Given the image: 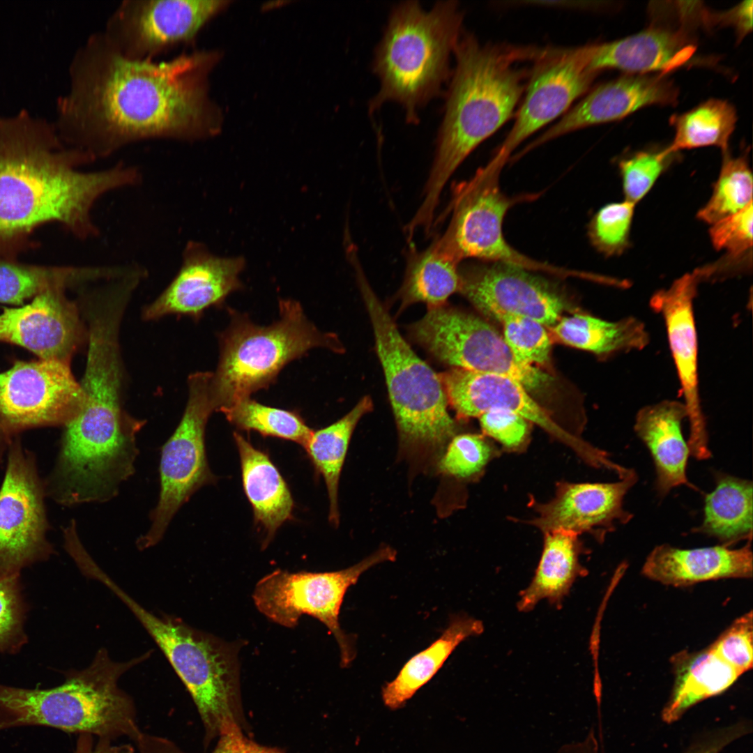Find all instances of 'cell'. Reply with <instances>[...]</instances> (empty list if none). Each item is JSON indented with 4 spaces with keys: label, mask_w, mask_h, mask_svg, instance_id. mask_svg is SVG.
Here are the masks:
<instances>
[{
    "label": "cell",
    "mask_w": 753,
    "mask_h": 753,
    "mask_svg": "<svg viewBox=\"0 0 753 753\" xmlns=\"http://www.w3.org/2000/svg\"><path fill=\"white\" fill-rule=\"evenodd\" d=\"M220 57L195 50L165 61L131 59L102 31L93 33L70 63L69 91L56 104V132L94 162L142 141L213 137L222 115L209 97L208 76Z\"/></svg>",
    "instance_id": "1"
},
{
    "label": "cell",
    "mask_w": 753,
    "mask_h": 753,
    "mask_svg": "<svg viewBox=\"0 0 753 753\" xmlns=\"http://www.w3.org/2000/svg\"><path fill=\"white\" fill-rule=\"evenodd\" d=\"M94 161L66 147L54 124L21 111L0 117V258L33 246L30 236L59 223L79 240L100 235L92 210L105 195L138 185L139 167L124 162L98 171L79 168Z\"/></svg>",
    "instance_id": "2"
},
{
    "label": "cell",
    "mask_w": 753,
    "mask_h": 753,
    "mask_svg": "<svg viewBox=\"0 0 753 753\" xmlns=\"http://www.w3.org/2000/svg\"><path fill=\"white\" fill-rule=\"evenodd\" d=\"M538 51L482 44L462 33L454 50L455 66L446 93L444 113L423 199L411 219L429 229L446 184L469 154L512 116L524 88L526 71L515 63L537 58Z\"/></svg>",
    "instance_id": "3"
},
{
    "label": "cell",
    "mask_w": 753,
    "mask_h": 753,
    "mask_svg": "<svg viewBox=\"0 0 753 753\" xmlns=\"http://www.w3.org/2000/svg\"><path fill=\"white\" fill-rule=\"evenodd\" d=\"M463 19L457 1H437L429 10L418 1L395 6L374 53L372 68L380 86L369 113L395 102L406 121L418 124L419 111L441 94L450 78V56L463 32Z\"/></svg>",
    "instance_id": "4"
},
{
    "label": "cell",
    "mask_w": 753,
    "mask_h": 753,
    "mask_svg": "<svg viewBox=\"0 0 753 753\" xmlns=\"http://www.w3.org/2000/svg\"><path fill=\"white\" fill-rule=\"evenodd\" d=\"M150 655L120 662L101 648L89 667L70 671L57 687L25 689L0 684V731L45 726L109 740L127 736L143 743L132 699L118 683Z\"/></svg>",
    "instance_id": "5"
},
{
    "label": "cell",
    "mask_w": 753,
    "mask_h": 753,
    "mask_svg": "<svg viewBox=\"0 0 753 753\" xmlns=\"http://www.w3.org/2000/svg\"><path fill=\"white\" fill-rule=\"evenodd\" d=\"M373 328L399 435L401 454L418 468L435 464L458 434L441 375L423 360L400 333L369 284L360 265L354 267Z\"/></svg>",
    "instance_id": "6"
},
{
    "label": "cell",
    "mask_w": 753,
    "mask_h": 753,
    "mask_svg": "<svg viewBox=\"0 0 753 753\" xmlns=\"http://www.w3.org/2000/svg\"><path fill=\"white\" fill-rule=\"evenodd\" d=\"M278 308L279 319L268 326L227 308L229 323L218 335L219 359L211 379L216 411L267 389L287 364L314 348L344 351L337 336L319 330L299 302L280 299Z\"/></svg>",
    "instance_id": "7"
},
{
    "label": "cell",
    "mask_w": 753,
    "mask_h": 753,
    "mask_svg": "<svg viewBox=\"0 0 753 753\" xmlns=\"http://www.w3.org/2000/svg\"><path fill=\"white\" fill-rule=\"evenodd\" d=\"M112 592L129 608L162 651L198 710L204 742L232 730L245 729L238 652L229 642L197 630L173 616L148 611L119 586Z\"/></svg>",
    "instance_id": "8"
},
{
    "label": "cell",
    "mask_w": 753,
    "mask_h": 753,
    "mask_svg": "<svg viewBox=\"0 0 753 753\" xmlns=\"http://www.w3.org/2000/svg\"><path fill=\"white\" fill-rule=\"evenodd\" d=\"M396 556L393 548L383 545L360 562L341 570L289 572L276 570L257 583L252 599L263 615L285 628L296 627L303 614L319 620L338 644L341 667H347L356 651L355 637L345 633L339 623L344 595L364 572L379 563L394 561Z\"/></svg>",
    "instance_id": "9"
},
{
    "label": "cell",
    "mask_w": 753,
    "mask_h": 753,
    "mask_svg": "<svg viewBox=\"0 0 753 753\" xmlns=\"http://www.w3.org/2000/svg\"><path fill=\"white\" fill-rule=\"evenodd\" d=\"M409 330L418 344L451 367L510 377L530 394L542 393L555 381L549 373L517 360L503 335L485 319L446 304L428 307Z\"/></svg>",
    "instance_id": "10"
},
{
    "label": "cell",
    "mask_w": 753,
    "mask_h": 753,
    "mask_svg": "<svg viewBox=\"0 0 753 753\" xmlns=\"http://www.w3.org/2000/svg\"><path fill=\"white\" fill-rule=\"evenodd\" d=\"M503 167L492 159L471 178L455 185L447 211L451 217L446 231L436 242L459 263L473 258L558 273L562 269L525 256L505 239L503 222L513 200L499 188V176Z\"/></svg>",
    "instance_id": "11"
},
{
    "label": "cell",
    "mask_w": 753,
    "mask_h": 753,
    "mask_svg": "<svg viewBox=\"0 0 753 753\" xmlns=\"http://www.w3.org/2000/svg\"><path fill=\"white\" fill-rule=\"evenodd\" d=\"M212 372H197L188 379V397L176 429L163 445L159 472L160 490L150 514L148 531L137 540L140 549L158 544L172 519L191 496L214 482L206 457L205 429L216 407L211 393Z\"/></svg>",
    "instance_id": "12"
},
{
    "label": "cell",
    "mask_w": 753,
    "mask_h": 753,
    "mask_svg": "<svg viewBox=\"0 0 753 753\" xmlns=\"http://www.w3.org/2000/svg\"><path fill=\"white\" fill-rule=\"evenodd\" d=\"M84 394L70 364L15 360L0 372V466L11 442L28 429L63 426L81 411Z\"/></svg>",
    "instance_id": "13"
},
{
    "label": "cell",
    "mask_w": 753,
    "mask_h": 753,
    "mask_svg": "<svg viewBox=\"0 0 753 753\" xmlns=\"http://www.w3.org/2000/svg\"><path fill=\"white\" fill-rule=\"evenodd\" d=\"M6 457L0 487V579L20 575L24 568L55 554L47 538V495L33 452L18 436Z\"/></svg>",
    "instance_id": "14"
},
{
    "label": "cell",
    "mask_w": 753,
    "mask_h": 753,
    "mask_svg": "<svg viewBox=\"0 0 753 753\" xmlns=\"http://www.w3.org/2000/svg\"><path fill=\"white\" fill-rule=\"evenodd\" d=\"M228 1L218 0H123L102 31L123 56L157 60L193 41L206 22Z\"/></svg>",
    "instance_id": "15"
},
{
    "label": "cell",
    "mask_w": 753,
    "mask_h": 753,
    "mask_svg": "<svg viewBox=\"0 0 753 753\" xmlns=\"http://www.w3.org/2000/svg\"><path fill=\"white\" fill-rule=\"evenodd\" d=\"M448 404L459 419L478 418L494 409L507 410L536 425L566 446L584 463L604 469L608 453L562 429L524 387L508 376L451 367L440 374Z\"/></svg>",
    "instance_id": "16"
},
{
    "label": "cell",
    "mask_w": 753,
    "mask_h": 753,
    "mask_svg": "<svg viewBox=\"0 0 753 753\" xmlns=\"http://www.w3.org/2000/svg\"><path fill=\"white\" fill-rule=\"evenodd\" d=\"M481 262L459 267V291L479 312L501 323L510 317L558 322L567 301L555 285L520 266Z\"/></svg>",
    "instance_id": "17"
},
{
    "label": "cell",
    "mask_w": 753,
    "mask_h": 753,
    "mask_svg": "<svg viewBox=\"0 0 753 753\" xmlns=\"http://www.w3.org/2000/svg\"><path fill=\"white\" fill-rule=\"evenodd\" d=\"M588 46L545 54L535 68L515 123L492 158L505 165L526 138L565 112L590 87Z\"/></svg>",
    "instance_id": "18"
},
{
    "label": "cell",
    "mask_w": 753,
    "mask_h": 753,
    "mask_svg": "<svg viewBox=\"0 0 753 753\" xmlns=\"http://www.w3.org/2000/svg\"><path fill=\"white\" fill-rule=\"evenodd\" d=\"M701 268L676 279L669 288L652 296L650 304L664 321L668 341L680 383L690 421L687 446L697 459L710 457L698 383V346L693 311Z\"/></svg>",
    "instance_id": "19"
},
{
    "label": "cell",
    "mask_w": 753,
    "mask_h": 753,
    "mask_svg": "<svg viewBox=\"0 0 753 753\" xmlns=\"http://www.w3.org/2000/svg\"><path fill=\"white\" fill-rule=\"evenodd\" d=\"M48 289L17 307H3L0 314V342L24 347L39 359L70 363L88 339L87 328L76 303L66 290Z\"/></svg>",
    "instance_id": "20"
},
{
    "label": "cell",
    "mask_w": 753,
    "mask_h": 753,
    "mask_svg": "<svg viewBox=\"0 0 753 753\" xmlns=\"http://www.w3.org/2000/svg\"><path fill=\"white\" fill-rule=\"evenodd\" d=\"M637 480L632 470L614 482H558L555 495L549 501L540 503L529 496L528 505L537 515L524 522L543 533L558 529L579 535L587 533L602 542L617 525L631 520L632 515L623 508V500Z\"/></svg>",
    "instance_id": "21"
},
{
    "label": "cell",
    "mask_w": 753,
    "mask_h": 753,
    "mask_svg": "<svg viewBox=\"0 0 753 753\" xmlns=\"http://www.w3.org/2000/svg\"><path fill=\"white\" fill-rule=\"evenodd\" d=\"M245 266L241 257L213 254L201 242L188 241L181 265L169 284L142 312L145 320L178 314L199 319L211 307L222 306L226 298L241 290L240 274Z\"/></svg>",
    "instance_id": "22"
},
{
    "label": "cell",
    "mask_w": 753,
    "mask_h": 753,
    "mask_svg": "<svg viewBox=\"0 0 753 753\" xmlns=\"http://www.w3.org/2000/svg\"><path fill=\"white\" fill-rule=\"evenodd\" d=\"M677 97L676 88L665 75H624L592 90L526 151L568 132L620 120L644 107L674 104Z\"/></svg>",
    "instance_id": "23"
},
{
    "label": "cell",
    "mask_w": 753,
    "mask_h": 753,
    "mask_svg": "<svg viewBox=\"0 0 753 753\" xmlns=\"http://www.w3.org/2000/svg\"><path fill=\"white\" fill-rule=\"evenodd\" d=\"M690 26L678 29L652 26L639 33L606 43L588 45V67L598 73L618 69L634 75L660 72L665 75L686 63L696 46Z\"/></svg>",
    "instance_id": "24"
},
{
    "label": "cell",
    "mask_w": 753,
    "mask_h": 753,
    "mask_svg": "<svg viewBox=\"0 0 753 753\" xmlns=\"http://www.w3.org/2000/svg\"><path fill=\"white\" fill-rule=\"evenodd\" d=\"M751 541L738 549L718 545L680 549L663 544L648 555L641 569L647 578L672 586L752 576Z\"/></svg>",
    "instance_id": "25"
},
{
    "label": "cell",
    "mask_w": 753,
    "mask_h": 753,
    "mask_svg": "<svg viewBox=\"0 0 753 753\" xmlns=\"http://www.w3.org/2000/svg\"><path fill=\"white\" fill-rule=\"evenodd\" d=\"M687 418L683 402L664 400L641 408L637 413L634 431L648 448L656 471L655 487L660 496L688 485L686 474L690 451L682 434Z\"/></svg>",
    "instance_id": "26"
},
{
    "label": "cell",
    "mask_w": 753,
    "mask_h": 753,
    "mask_svg": "<svg viewBox=\"0 0 753 753\" xmlns=\"http://www.w3.org/2000/svg\"><path fill=\"white\" fill-rule=\"evenodd\" d=\"M241 462L245 494L256 523L266 532L268 545L276 531L292 518L294 500L287 484L268 455L254 448L238 432L234 433Z\"/></svg>",
    "instance_id": "27"
},
{
    "label": "cell",
    "mask_w": 753,
    "mask_h": 753,
    "mask_svg": "<svg viewBox=\"0 0 753 753\" xmlns=\"http://www.w3.org/2000/svg\"><path fill=\"white\" fill-rule=\"evenodd\" d=\"M585 552L575 532L558 529L545 533L540 559L530 584L520 593L519 611H530L542 600L560 606L577 577L586 575L579 559Z\"/></svg>",
    "instance_id": "28"
},
{
    "label": "cell",
    "mask_w": 753,
    "mask_h": 753,
    "mask_svg": "<svg viewBox=\"0 0 753 753\" xmlns=\"http://www.w3.org/2000/svg\"><path fill=\"white\" fill-rule=\"evenodd\" d=\"M671 662L674 685L662 713L667 722L679 719L696 703L724 692L741 676L710 647L697 652H679Z\"/></svg>",
    "instance_id": "29"
},
{
    "label": "cell",
    "mask_w": 753,
    "mask_h": 753,
    "mask_svg": "<svg viewBox=\"0 0 753 753\" xmlns=\"http://www.w3.org/2000/svg\"><path fill=\"white\" fill-rule=\"evenodd\" d=\"M483 630L480 621L464 614L453 615L442 634L408 660L395 678L382 687L385 706L391 710L403 707L433 678L460 643L468 637L480 634Z\"/></svg>",
    "instance_id": "30"
},
{
    "label": "cell",
    "mask_w": 753,
    "mask_h": 753,
    "mask_svg": "<svg viewBox=\"0 0 753 753\" xmlns=\"http://www.w3.org/2000/svg\"><path fill=\"white\" fill-rule=\"evenodd\" d=\"M715 489L705 500L702 523L693 531L729 547L752 537V483L728 474H715Z\"/></svg>",
    "instance_id": "31"
},
{
    "label": "cell",
    "mask_w": 753,
    "mask_h": 753,
    "mask_svg": "<svg viewBox=\"0 0 753 753\" xmlns=\"http://www.w3.org/2000/svg\"><path fill=\"white\" fill-rule=\"evenodd\" d=\"M555 336L568 346L602 358L641 350L649 342L644 324L634 317L609 321L592 315L575 314L553 326Z\"/></svg>",
    "instance_id": "32"
},
{
    "label": "cell",
    "mask_w": 753,
    "mask_h": 753,
    "mask_svg": "<svg viewBox=\"0 0 753 753\" xmlns=\"http://www.w3.org/2000/svg\"><path fill=\"white\" fill-rule=\"evenodd\" d=\"M459 264L435 240L422 250L411 247L397 294L400 309L416 303H426L428 307L446 304L448 298L459 289Z\"/></svg>",
    "instance_id": "33"
},
{
    "label": "cell",
    "mask_w": 753,
    "mask_h": 753,
    "mask_svg": "<svg viewBox=\"0 0 753 753\" xmlns=\"http://www.w3.org/2000/svg\"><path fill=\"white\" fill-rule=\"evenodd\" d=\"M373 409L369 396L363 397L346 415L334 423L313 431L304 448L314 469L325 481L329 499V521L339 524L338 486L352 434L361 418Z\"/></svg>",
    "instance_id": "34"
},
{
    "label": "cell",
    "mask_w": 753,
    "mask_h": 753,
    "mask_svg": "<svg viewBox=\"0 0 753 753\" xmlns=\"http://www.w3.org/2000/svg\"><path fill=\"white\" fill-rule=\"evenodd\" d=\"M736 121V111L731 103L720 99L706 100L670 118L675 135L667 149L676 153L683 149L713 146L727 151Z\"/></svg>",
    "instance_id": "35"
},
{
    "label": "cell",
    "mask_w": 753,
    "mask_h": 753,
    "mask_svg": "<svg viewBox=\"0 0 753 753\" xmlns=\"http://www.w3.org/2000/svg\"><path fill=\"white\" fill-rule=\"evenodd\" d=\"M84 266H44L0 258V303L21 305L52 287L75 286Z\"/></svg>",
    "instance_id": "36"
},
{
    "label": "cell",
    "mask_w": 753,
    "mask_h": 753,
    "mask_svg": "<svg viewBox=\"0 0 753 753\" xmlns=\"http://www.w3.org/2000/svg\"><path fill=\"white\" fill-rule=\"evenodd\" d=\"M220 412L238 429L291 441L303 448L313 432L296 411L266 406L251 397L238 400Z\"/></svg>",
    "instance_id": "37"
},
{
    "label": "cell",
    "mask_w": 753,
    "mask_h": 753,
    "mask_svg": "<svg viewBox=\"0 0 753 753\" xmlns=\"http://www.w3.org/2000/svg\"><path fill=\"white\" fill-rule=\"evenodd\" d=\"M752 175L746 156L723 152V161L713 193L697 217L713 225L752 203Z\"/></svg>",
    "instance_id": "38"
},
{
    "label": "cell",
    "mask_w": 753,
    "mask_h": 753,
    "mask_svg": "<svg viewBox=\"0 0 753 753\" xmlns=\"http://www.w3.org/2000/svg\"><path fill=\"white\" fill-rule=\"evenodd\" d=\"M502 453L495 442L483 434L458 433L447 445L436 467L442 474L474 481L479 480L487 464Z\"/></svg>",
    "instance_id": "39"
},
{
    "label": "cell",
    "mask_w": 753,
    "mask_h": 753,
    "mask_svg": "<svg viewBox=\"0 0 753 753\" xmlns=\"http://www.w3.org/2000/svg\"><path fill=\"white\" fill-rule=\"evenodd\" d=\"M635 204L624 199L602 207L593 216L589 236L595 248L607 256L618 255L630 245Z\"/></svg>",
    "instance_id": "40"
},
{
    "label": "cell",
    "mask_w": 753,
    "mask_h": 753,
    "mask_svg": "<svg viewBox=\"0 0 753 753\" xmlns=\"http://www.w3.org/2000/svg\"><path fill=\"white\" fill-rule=\"evenodd\" d=\"M28 611L20 575L0 579V652L17 653L27 643L24 621Z\"/></svg>",
    "instance_id": "41"
},
{
    "label": "cell",
    "mask_w": 753,
    "mask_h": 753,
    "mask_svg": "<svg viewBox=\"0 0 753 753\" xmlns=\"http://www.w3.org/2000/svg\"><path fill=\"white\" fill-rule=\"evenodd\" d=\"M501 324L503 337L517 360L531 365L549 362L552 341L545 326L522 317H508Z\"/></svg>",
    "instance_id": "42"
},
{
    "label": "cell",
    "mask_w": 753,
    "mask_h": 753,
    "mask_svg": "<svg viewBox=\"0 0 753 753\" xmlns=\"http://www.w3.org/2000/svg\"><path fill=\"white\" fill-rule=\"evenodd\" d=\"M674 154L667 147L639 151L621 160L619 169L625 200L637 204L669 166Z\"/></svg>",
    "instance_id": "43"
},
{
    "label": "cell",
    "mask_w": 753,
    "mask_h": 753,
    "mask_svg": "<svg viewBox=\"0 0 753 753\" xmlns=\"http://www.w3.org/2000/svg\"><path fill=\"white\" fill-rule=\"evenodd\" d=\"M478 418L482 434L498 442L503 452H522L530 444L533 424L521 416L494 409Z\"/></svg>",
    "instance_id": "44"
},
{
    "label": "cell",
    "mask_w": 753,
    "mask_h": 753,
    "mask_svg": "<svg viewBox=\"0 0 753 753\" xmlns=\"http://www.w3.org/2000/svg\"><path fill=\"white\" fill-rule=\"evenodd\" d=\"M753 625L750 611L737 618L709 647L740 675L751 669Z\"/></svg>",
    "instance_id": "45"
},
{
    "label": "cell",
    "mask_w": 753,
    "mask_h": 753,
    "mask_svg": "<svg viewBox=\"0 0 753 753\" xmlns=\"http://www.w3.org/2000/svg\"><path fill=\"white\" fill-rule=\"evenodd\" d=\"M752 203L740 211L710 225V238L717 250L727 251L729 257H743L752 247Z\"/></svg>",
    "instance_id": "46"
},
{
    "label": "cell",
    "mask_w": 753,
    "mask_h": 753,
    "mask_svg": "<svg viewBox=\"0 0 753 753\" xmlns=\"http://www.w3.org/2000/svg\"><path fill=\"white\" fill-rule=\"evenodd\" d=\"M752 1H744L722 13L707 11L706 25L730 26L735 29L737 40L740 41L752 29Z\"/></svg>",
    "instance_id": "47"
},
{
    "label": "cell",
    "mask_w": 753,
    "mask_h": 753,
    "mask_svg": "<svg viewBox=\"0 0 753 753\" xmlns=\"http://www.w3.org/2000/svg\"><path fill=\"white\" fill-rule=\"evenodd\" d=\"M212 753H284L278 748L260 745L248 739L243 731L222 735Z\"/></svg>",
    "instance_id": "48"
},
{
    "label": "cell",
    "mask_w": 753,
    "mask_h": 753,
    "mask_svg": "<svg viewBox=\"0 0 753 753\" xmlns=\"http://www.w3.org/2000/svg\"><path fill=\"white\" fill-rule=\"evenodd\" d=\"M75 753H124L123 748L117 745H113L112 742L100 739L94 745L92 737L90 736H80L77 745Z\"/></svg>",
    "instance_id": "49"
},
{
    "label": "cell",
    "mask_w": 753,
    "mask_h": 753,
    "mask_svg": "<svg viewBox=\"0 0 753 753\" xmlns=\"http://www.w3.org/2000/svg\"><path fill=\"white\" fill-rule=\"evenodd\" d=\"M735 735L729 734L708 744L692 753H718Z\"/></svg>",
    "instance_id": "50"
}]
</instances>
